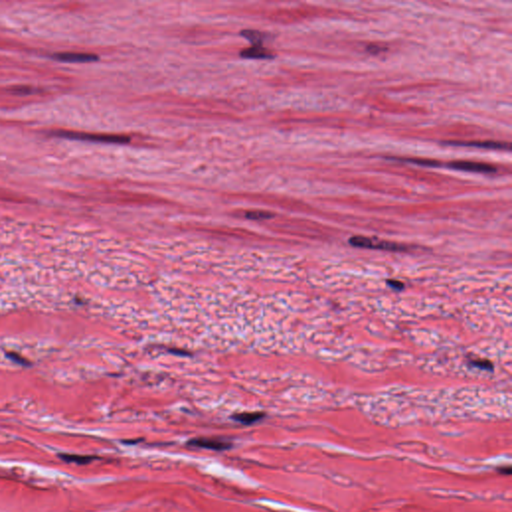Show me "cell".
<instances>
[{
	"label": "cell",
	"mask_w": 512,
	"mask_h": 512,
	"mask_svg": "<svg viewBox=\"0 0 512 512\" xmlns=\"http://www.w3.org/2000/svg\"><path fill=\"white\" fill-rule=\"evenodd\" d=\"M448 167L456 170L468 171V172H478V173H493L496 171V168L481 162L475 161H452L447 164Z\"/></svg>",
	"instance_id": "3"
},
{
	"label": "cell",
	"mask_w": 512,
	"mask_h": 512,
	"mask_svg": "<svg viewBox=\"0 0 512 512\" xmlns=\"http://www.w3.org/2000/svg\"><path fill=\"white\" fill-rule=\"evenodd\" d=\"M241 57L252 58V59H268L274 56L269 53L263 46H252L240 52Z\"/></svg>",
	"instance_id": "7"
},
{
	"label": "cell",
	"mask_w": 512,
	"mask_h": 512,
	"mask_svg": "<svg viewBox=\"0 0 512 512\" xmlns=\"http://www.w3.org/2000/svg\"><path fill=\"white\" fill-rule=\"evenodd\" d=\"M246 217L253 220H259V219H268L273 217V214L269 212L264 211H250L246 213Z\"/></svg>",
	"instance_id": "11"
},
{
	"label": "cell",
	"mask_w": 512,
	"mask_h": 512,
	"mask_svg": "<svg viewBox=\"0 0 512 512\" xmlns=\"http://www.w3.org/2000/svg\"><path fill=\"white\" fill-rule=\"evenodd\" d=\"M263 417H264V414L261 412H245V413H239V414H236L233 416V418L235 419L236 421H238L242 424H246V425L255 423Z\"/></svg>",
	"instance_id": "10"
},
{
	"label": "cell",
	"mask_w": 512,
	"mask_h": 512,
	"mask_svg": "<svg viewBox=\"0 0 512 512\" xmlns=\"http://www.w3.org/2000/svg\"><path fill=\"white\" fill-rule=\"evenodd\" d=\"M52 57L58 61L66 62V63H88L97 61L99 58L97 55L88 54V53H78V52H61L55 53Z\"/></svg>",
	"instance_id": "4"
},
{
	"label": "cell",
	"mask_w": 512,
	"mask_h": 512,
	"mask_svg": "<svg viewBox=\"0 0 512 512\" xmlns=\"http://www.w3.org/2000/svg\"><path fill=\"white\" fill-rule=\"evenodd\" d=\"M187 444L189 446H193V447L211 449V450H216V451L226 450L231 447V444L226 441H223L220 439H214V438H203V437L193 438Z\"/></svg>",
	"instance_id": "5"
},
{
	"label": "cell",
	"mask_w": 512,
	"mask_h": 512,
	"mask_svg": "<svg viewBox=\"0 0 512 512\" xmlns=\"http://www.w3.org/2000/svg\"><path fill=\"white\" fill-rule=\"evenodd\" d=\"M447 145H454V146H469V147H477V148H484V149H510V145L508 143L503 142H496V141H470V142H462V141H446L444 142Z\"/></svg>",
	"instance_id": "6"
},
{
	"label": "cell",
	"mask_w": 512,
	"mask_h": 512,
	"mask_svg": "<svg viewBox=\"0 0 512 512\" xmlns=\"http://www.w3.org/2000/svg\"><path fill=\"white\" fill-rule=\"evenodd\" d=\"M240 35L247 38L253 46H262L266 37V34L257 30H242Z\"/></svg>",
	"instance_id": "9"
},
{
	"label": "cell",
	"mask_w": 512,
	"mask_h": 512,
	"mask_svg": "<svg viewBox=\"0 0 512 512\" xmlns=\"http://www.w3.org/2000/svg\"><path fill=\"white\" fill-rule=\"evenodd\" d=\"M7 357L9 359H11L13 362H16L17 364H20V365H23V366H29L30 363L29 361H27L25 358H23L22 356H20L19 354L15 353V352H8L6 353Z\"/></svg>",
	"instance_id": "12"
},
{
	"label": "cell",
	"mask_w": 512,
	"mask_h": 512,
	"mask_svg": "<svg viewBox=\"0 0 512 512\" xmlns=\"http://www.w3.org/2000/svg\"><path fill=\"white\" fill-rule=\"evenodd\" d=\"M407 161L409 162H412V163H415V164H419V165H424V166H440L441 163L438 162V161H435V160H423V159H408Z\"/></svg>",
	"instance_id": "14"
},
{
	"label": "cell",
	"mask_w": 512,
	"mask_h": 512,
	"mask_svg": "<svg viewBox=\"0 0 512 512\" xmlns=\"http://www.w3.org/2000/svg\"><path fill=\"white\" fill-rule=\"evenodd\" d=\"M470 364L474 367H478V368H482V369H486V370H493V365L488 360H480V359L471 360Z\"/></svg>",
	"instance_id": "13"
},
{
	"label": "cell",
	"mask_w": 512,
	"mask_h": 512,
	"mask_svg": "<svg viewBox=\"0 0 512 512\" xmlns=\"http://www.w3.org/2000/svg\"><path fill=\"white\" fill-rule=\"evenodd\" d=\"M387 284H388L390 287H392V288H394V289H396V290H402V289L404 288V284H403L402 282L398 281V280H387Z\"/></svg>",
	"instance_id": "15"
},
{
	"label": "cell",
	"mask_w": 512,
	"mask_h": 512,
	"mask_svg": "<svg viewBox=\"0 0 512 512\" xmlns=\"http://www.w3.org/2000/svg\"><path fill=\"white\" fill-rule=\"evenodd\" d=\"M52 135L59 138L69 140H79V141H89V142H98V143H111V144H126L130 141L127 136L121 135H104V134H91V133H83V132H75V131H54Z\"/></svg>",
	"instance_id": "1"
},
{
	"label": "cell",
	"mask_w": 512,
	"mask_h": 512,
	"mask_svg": "<svg viewBox=\"0 0 512 512\" xmlns=\"http://www.w3.org/2000/svg\"><path fill=\"white\" fill-rule=\"evenodd\" d=\"M58 457L67 463H75L78 466L88 464L96 459V457L90 456V455H77V454H67V453L58 454Z\"/></svg>",
	"instance_id": "8"
},
{
	"label": "cell",
	"mask_w": 512,
	"mask_h": 512,
	"mask_svg": "<svg viewBox=\"0 0 512 512\" xmlns=\"http://www.w3.org/2000/svg\"><path fill=\"white\" fill-rule=\"evenodd\" d=\"M349 243L355 247L361 248H369V249H383V250H391V251H401L406 250L407 247L403 245H399L393 242L387 241H379L376 239L367 238L364 236H353L349 239Z\"/></svg>",
	"instance_id": "2"
}]
</instances>
